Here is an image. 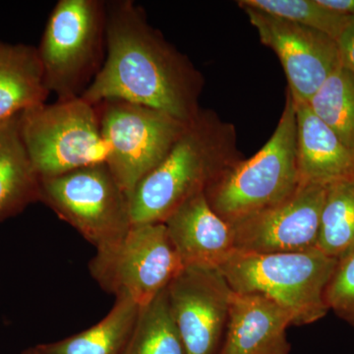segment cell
I'll list each match as a JSON object with an SVG mask.
<instances>
[{
	"label": "cell",
	"instance_id": "2",
	"mask_svg": "<svg viewBox=\"0 0 354 354\" xmlns=\"http://www.w3.org/2000/svg\"><path fill=\"white\" fill-rule=\"evenodd\" d=\"M239 160L234 125L201 109L162 162L133 190L132 225L165 223L186 200L205 192Z\"/></svg>",
	"mask_w": 354,
	"mask_h": 354
},
{
	"label": "cell",
	"instance_id": "19",
	"mask_svg": "<svg viewBox=\"0 0 354 354\" xmlns=\"http://www.w3.org/2000/svg\"><path fill=\"white\" fill-rule=\"evenodd\" d=\"M316 249L335 260L354 251V179L328 186Z\"/></svg>",
	"mask_w": 354,
	"mask_h": 354
},
{
	"label": "cell",
	"instance_id": "17",
	"mask_svg": "<svg viewBox=\"0 0 354 354\" xmlns=\"http://www.w3.org/2000/svg\"><path fill=\"white\" fill-rule=\"evenodd\" d=\"M50 95L36 46L0 41V120L46 102Z\"/></svg>",
	"mask_w": 354,
	"mask_h": 354
},
{
	"label": "cell",
	"instance_id": "26",
	"mask_svg": "<svg viewBox=\"0 0 354 354\" xmlns=\"http://www.w3.org/2000/svg\"><path fill=\"white\" fill-rule=\"evenodd\" d=\"M22 354H36V353H35L34 348H30L23 351Z\"/></svg>",
	"mask_w": 354,
	"mask_h": 354
},
{
	"label": "cell",
	"instance_id": "23",
	"mask_svg": "<svg viewBox=\"0 0 354 354\" xmlns=\"http://www.w3.org/2000/svg\"><path fill=\"white\" fill-rule=\"evenodd\" d=\"M325 300L329 311L354 328V251L337 260Z\"/></svg>",
	"mask_w": 354,
	"mask_h": 354
},
{
	"label": "cell",
	"instance_id": "7",
	"mask_svg": "<svg viewBox=\"0 0 354 354\" xmlns=\"http://www.w3.org/2000/svg\"><path fill=\"white\" fill-rule=\"evenodd\" d=\"M39 202L97 249L120 241L132 227L129 197L104 162L41 179Z\"/></svg>",
	"mask_w": 354,
	"mask_h": 354
},
{
	"label": "cell",
	"instance_id": "12",
	"mask_svg": "<svg viewBox=\"0 0 354 354\" xmlns=\"http://www.w3.org/2000/svg\"><path fill=\"white\" fill-rule=\"evenodd\" d=\"M241 7L262 44L278 55L290 94L308 102L342 64L337 41L315 30L250 7Z\"/></svg>",
	"mask_w": 354,
	"mask_h": 354
},
{
	"label": "cell",
	"instance_id": "9",
	"mask_svg": "<svg viewBox=\"0 0 354 354\" xmlns=\"http://www.w3.org/2000/svg\"><path fill=\"white\" fill-rule=\"evenodd\" d=\"M183 266L164 223L133 225L120 241L97 249L88 270L102 290L140 306L167 288Z\"/></svg>",
	"mask_w": 354,
	"mask_h": 354
},
{
	"label": "cell",
	"instance_id": "1",
	"mask_svg": "<svg viewBox=\"0 0 354 354\" xmlns=\"http://www.w3.org/2000/svg\"><path fill=\"white\" fill-rule=\"evenodd\" d=\"M204 78L189 58L149 23L133 0L106 1V55L82 99L120 100L188 123L201 111Z\"/></svg>",
	"mask_w": 354,
	"mask_h": 354
},
{
	"label": "cell",
	"instance_id": "25",
	"mask_svg": "<svg viewBox=\"0 0 354 354\" xmlns=\"http://www.w3.org/2000/svg\"><path fill=\"white\" fill-rule=\"evenodd\" d=\"M318 2L335 13L354 17V0H318Z\"/></svg>",
	"mask_w": 354,
	"mask_h": 354
},
{
	"label": "cell",
	"instance_id": "22",
	"mask_svg": "<svg viewBox=\"0 0 354 354\" xmlns=\"http://www.w3.org/2000/svg\"><path fill=\"white\" fill-rule=\"evenodd\" d=\"M237 4L315 30L335 41L354 18L325 8L318 0H241Z\"/></svg>",
	"mask_w": 354,
	"mask_h": 354
},
{
	"label": "cell",
	"instance_id": "14",
	"mask_svg": "<svg viewBox=\"0 0 354 354\" xmlns=\"http://www.w3.org/2000/svg\"><path fill=\"white\" fill-rule=\"evenodd\" d=\"M293 325L292 314L276 302L232 290L220 354H290L286 330Z\"/></svg>",
	"mask_w": 354,
	"mask_h": 354
},
{
	"label": "cell",
	"instance_id": "16",
	"mask_svg": "<svg viewBox=\"0 0 354 354\" xmlns=\"http://www.w3.org/2000/svg\"><path fill=\"white\" fill-rule=\"evenodd\" d=\"M20 114L0 120V223L39 202L41 178L20 133Z\"/></svg>",
	"mask_w": 354,
	"mask_h": 354
},
{
	"label": "cell",
	"instance_id": "4",
	"mask_svg": "<svg viewBox=\"0 0 354 354\" xmlns=\"http://www.w3.org/2000/svg\"><path fill=\"white\" fill-rule=\"evenodd\" d=\"M300 184L295 102L286 91L278 127L259 152L241 160L205 191L212 209L230 225L274 206Z\"/></svg>",
	"mask_w": 354,
	"mask_h": 354
},
{
	"label": "cell",
	"instance_id": "20",
	"mask_svg": "<svg viewBox=\"0 0 354 354\" xmlns=\"http://www.w3.org/2000/svg\"><path fill=\"white\" fill-rule=\"evenodd\" d=\"M124 354H187L172 318L167 288L140 308Z\"/></svg>",
	"mask_w": 354,
	"mask_h": 354
},
{
	"label": "cell",
	"instance_id": "3",
	"mask_svg": "<svg viewBox=\"0 0 354 354\" xmlns=\"http://www.w3.org/2000/svg\"><path fill=\"white\" fill-rule=\"evenodd\" d=\"M337 263L316 248L286 253L235 250L218 270L234 292L268 298L292 314L293 326H305L329 312L325 292Z\"/></svg>",
	"mask_w": 354,
	"mask_h": 354
},
{
	"label": "cell",
	"instance_id": "6",
	"mask_svg": "<svg viewBox=\"0 0 354 354\" xmlns=\"http://www.w3.org/2000/svg\"><path fill=\"white\" fill-rule=\"evenodd\" d=\"M20 133L39 178L106 160L97 104L82 97L38 104L20 113Z\"/></svg>",
	"mask_w": 354,
	"mask_h": 354
},
{
	"label": "cell",
	"instance_id": "5",
	"mask_svg": "<svg viewBox=\"0 0 354 354\" xmlns=\"http://www.w3.org/2000/svg\"><path fill=\"white\" fill-rule=\"evenodd\" d=\"M46 90L57 101L82 97L106 55V1L59 0L38 48Z\"/></svg>",
	"mask_w": 354,
	"mask_h": 354
},
{
	"label": "cell",
	"instance_id": "15",
	"mask_svg": "<svg viewBox=\"0 0 354 354\" xmlns=\"http://www.w3.org/2000/svg\"><path fill=\"white\" fill-rule=\"evenodd\" d=\"M291 97L297 115L300 183L329 186L354 179V150L312 111L306 102Z\"/></svg>",
	"mask_w": 354,
	"mask_h": 354
},
{
	"label": "cell",
	"instance_id": "10",
	"mask_svg": "<svg viewBox=\"0 0 354 354\" xmlns=\"http://www.w3.org/2000/svg\"><path fill=\"white\" fill-rule=\"evenodd\" d=\"M232 290L220 270L183 268L167 286L169 308L187 354H220Z\"/></svg>",
	"mask_w": 354,
	"mask_h": 354
},
{
	"label": "cell",
	"instance_id": "21",
	"mask_svg": "<svg viewBox=\"0 0 354 354\" xmlns=\"http://www.w3.org/2000/svg\"><path fill=\"white\" fill-rule=\"evenodd\" d=\"M310 109L354 150V73L341 64L307 102Z\"/></svg>",
	"mask_w": 354,
	"mask_h": 354
},
{
	"label": "cell",
	"instance_id": "24",
	"mask_svg": "<svg viewBox=\"0 0 354 354\" xmlns=\"http://www.w3.org/2000/svg\"><path fill=\"white\" fill-rule=\"evenodd\" d=\"M342 64L354 73V18L337 41Z\"/></svg>",
	"mask_w": 354,
	"mask_h": 354
},
{
	"label": "cell",
	"instance_id": "18",
	"mask_svg": "<svg viewBox=\"0 0 354 354\" xmlns=\"http://www.w3.org/2000/svg\"><path fill=\"white\" fill-rule=\"evenodd\" d=\"M140 306L116 297L108 315L90 329L62 341L34 346L36 354H124L138 320Z\"/></svg>",
	"mask_w": 354,
	"mask_h": 354
},
{
	"label": "cell",
	"instance_id": "8",
	"mask_svg": "<svg viewBox=\"0 0 354 354\" xmlns=\"http://www.w3.org/2000/svg\"><path fill=\"white\" fill-rule=\"evenodd\" d=\"M97 104L104 162L130 197L140 181L162 162L187 123L134 102L106 100Z\"/></svg>",
	"mask_w": 354,
	"mask_h": 354
},
{
	"label": "cell",
	"instance_id": "11",
	"mask_svg": "<svg viewBox=\"0 0 354 354\" xmlns=\"http://www.w3.org/2000/svg\"><path fill=\"white\" fill-rule=\"evenodd\" d=\"M327 188L300 183L283 201L232 225L235 250L286 253L315 249Z\"/></svg>",
	"mask_w": 354,
	"mask_h": 354
},
{
	"label": "cell",
	"instance_id": "13",
	"mask_svg": "<svg viewBox=\"0 0 354 354\" xmlns=\"http://www.w3.org/2000/svg\"><path fill=\"white\" fill-rule=\"evenodd\" d=\"M164 223L183 268L218 269L235 251L232 225L212 209L205 192L186 200Z\"/></svg>",
	"mask_w": 354,
	"mask_h": 354
}]
</instances>
